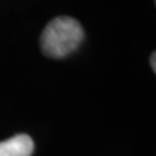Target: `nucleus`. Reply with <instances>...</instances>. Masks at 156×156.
I'll list each match as a JSON object with an SVG mask.
<instances>
[{
    "mask_svg": "<svg viewBox=\"0 0 156 156\" xmlns=\"http://www.w3.org/2000/svg\"><path fill=\"white\" fill-rule=\"evenodd\" d=\"M85 33L76 18L60 16L47 23L41 37L42 51L46 56L61 58L76 51L83 41Z\"/></svg>",
    "mask_w": 156,
    "mask_h": 156,
    "instance_id": "f257e3e1",
    "label": "nucleus"
},
{
    "mask_svg": "<svg viewBox=\"0 0 156 156\" xmlns=\"http://www.w3.org/2000/svg\"><path fill=\"white\" fill-rule=\"evenodd\" d=\"M34 142L27 134H18L0 142V156H31Z\"/></svg>",
    "mask_w": 156,
    "mask_h": 156,
    "instance_id": "f03ea898",
    "label": "nucleus"
},
{
    "mask_svg": "<svg viewBox=\"0 0 156 156\" xmlns=\"http://www.w3.org/2000/svg\"><path fill=\"white\" fill-rule=\"evenodd\" d=\"M156 55H155V52L152 53V56H151V58H150V62H151V65H152V70L154 72H156Z\"/></svg>",
    "mask_w": 156,
    "mask_h": 156,
    "instance_id": "7ed1b4c3",
    "label": "nucleus"
}]
</instances>
